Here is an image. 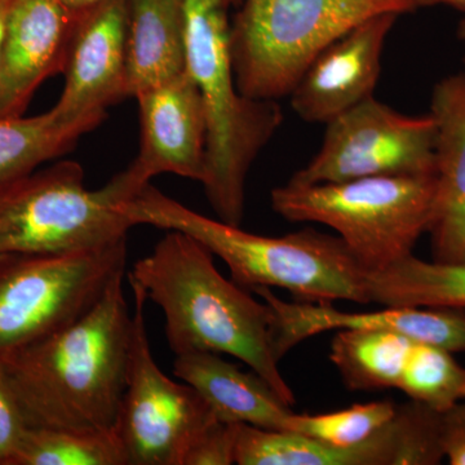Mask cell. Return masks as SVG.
I'll return each instance as SVG.
<instances>
[{"label": "cell", "instance_id": "cell-15", "mask_svg": "<svg viewBox=\"0 0 465 465\" xmlns=\"http://www.w3.org/2000/svg\"><path fill=\"white\" fill-rule=\"evenodd\" d=\"M142 145L127 167L140 185L152 177L174 173L203 182L206 170V115L200 88L188 72L140 92Z\"/></svg>", "mask_w": 465, "mask_h": 465}, {"label": "cell", "instance_id": "cell-7", "mask_svg": "<svg viewBox=\"0 0 465 465\" xmlns=\"http://www.w3.org/2000/svg\"><path fill=\"white\" fill-rule=\"evenodd\" d=\"M434 176H374L272 191V208L291 223L338 232L367 273L412 255L432 215Z\"/></svg>", "mask_w": 465, "mask_h": 465}, {"label": "cell", "instance_id": "cell-21", "mask_svg": "<svg viewBox=\"0 0 465 465\" xmlns=\"http://www.w3.org/2000/svg\"><path fill=\"white\" fill-rule=\"evenodd\" d=\"M369 302L384 307L465 309V262H424L412 255L367 273Z\"/></svg>", "mask_w": 465, "mask_h": 465}, {"label": "cell", "instance_id": "cell-10", "mask_svg": "<svg viewBox=\"0 0 465 465\" xmlns=\"http://www.w3.org/2000/svg\"><path fill=\"white\" fill-rule=\"evenodd\" d=\"M326 125L320 152L290 183L436 173L437 125L430 113L402 114L372 96Z\"/></svg>", "mask_w": 465, "mask_h": 465}, {"label": "cell", "instance_id": "cell-23", "mask_svg": "<svg viewBox=\"0 0 465 465\" xmlns=\"http://www.w3.org/2000/svg\"><path fill=\"white\" fill-rule=\"evenodd\" d=\"M9 465H128L115 430L29 428Z\"/></svg>", "mask_w": 465, "mask_h": 465}, {"label": "cell", "instance_id": "cell-16", "mask_svg": "<svg viewBox=\"0 0 465 465\" xmlns=\"http://www.w3.org/2000/svg\"><path fill=\"white\" fill-rule=\"evenodd\" d=\"M75 18L63 0H14L0 56V116H21L48 78L64 72Z\"/></svg>", "mask_w": 465, "mask_h": 465}, {"label": "cell", "instance_id": "cell-6", "mask_svg": "<svg viewBox=\"0 0 465 465\" xmlns=\"http://www.w3.org/2000/svg\"><path fill=\"white\" fill-rule=\"evenodd\" d=\"M145 186L125 168L90 191L78 162L61 161L0 186V255L69 253L127 240L122 204Z\"/></svg>", "mask_w": 465, "mask_h": 465}, {"label": "cell", "instance_id": "cell-33", "mask_svg": "<svg viewBox=\"0 0 465 465\" xmlns=\"http://www.w3.org/2000/svg\"><path fill=\"white\" fill-rule=\"evenodd\" d=\"M458 35L459 38L465 39V17L459 24Z\"/></svg>", "mask_w": 465, "mask_h": 465}, {"label": "cell", "instance_id": "cell-22", "mask_svg": "<svg viewBox=\"0 0 465 465\" xmlns=\"http://www.w3.org/2000/svg\"><path fill=\"white\" fill-rule=\"evenodd\" d=\"M412 342L387 330H339L330 360L349 391L397 390Z\"/></svg>", "mask_w": 465, "mask_h": 465}, {"label": "cell", "instance_id": "cell-19", "mask_svg": "<svg viewBox=\"0 0 465 465\" xmlns=\"http://www.w3.org/2000/svg\"><path fill=\"white\" fill-rule=\"evenodd\" d=\"M185 72V0H128L130 97Z\"/></svg>", "mask_w": 465, "mask_h": 465}, {"label": "cell", "instance_id": "cell-26", "mask_svg": "<svg viewBox=\"0 0 465 465\" xmlns=\"http://www.w3.org/2000/svg\"><path fill=\"white\" fill-rule=\"evenodd\" d=\"M240 424L213 421L194 440L186 454L183 465L235 464Z\"/></svg>", "mask_w": 465, "mask_h": 465}, {"label": "cell", "instance_id": "cell-2", "mask_svg": "<svg viewBox=\"0 0 465 465\" xmlns=\"http://www.w3.org/2000/svg\"><path fill=\"white\" fill-rule=\"evenodd\" d=\"M162 309L174 356L213 351L238 358L287 403L296 399L280 371L271 342L272 311L220 274L213 253L191 235L167 231L128 274Z\"/></svg>", "mask_w": 465, "mask_h": 465}, {"label": "cell", "instance_id": "cell-5", "mask_svg": "<svg viewBox=\"0 0 465 465\" xmlns=\"http://www.w3.org/2000/svg\"><path fill=\"white\" fill-rule=\"evenodd\" d=\"M238 7L229 32L235 82L246 96L274 101L349 30L414 11L409 0H241Z\"/></svg>", "mask_w": 465, "mask_h": 465}, {"label": "cell", "instance_id": "cell-11", "mask_svg": "<svg viewBox=\"0 0 465 465\" xmlns=\"http://www.w3.org/2000/svg\"><path fill=\"white\" fill-rule=\"evenodd\" d=\"M442 412L410 401L378 432L341 448L287 430H251L244 445L252 465H436L445 459Z\"/></svg>", "mask_w": 465, "mask_h": 465}, {"label": "cell", "instance_id": "cell-28", "mask_svg": "<svg viewBox=\"0 0 465 465\" xmlns=\"http://www.w3.org/2000/svg\"><path fill=\"white\" fill-rule=\"evenodd\" d=\"M442 423L446 446L455 440H465V401L442 412Z\"/></svg>", "mask_w": 465, "mask_h": 465}, {"label": "cell", "instance_id": "cell-18", "mask_svg": "<svg viewBox=\"0 0 465 465\" xmlns=\"http://www.w3.org/2000/svg\"><path fill=\"white\" fill-rule=\"evenodd\" d=\"M173 375L200 393L217 420L286 430L292 414L291 406L262 376L255 371L244 372L219 353L177 354Z\"/></svg>", "mask_w": 465, "mask_h": 465}, {"label": "cell", "instance_id": "cell-17", "mask_svg": "<svg viewBox=\"0 0 465 465\" xmlns=\"http://www.w3.org/2000/svg\"><path fill=\"white\" fill-rule=\"evenodd\" d=\"M436 188L430 234L434 262H465V73L436 84Z\"/></svg>", "mask_w": 465, "mask_h": 465}, {"label": "cell", "instance_id": "cell-32", "mask_svg": "<svg viewBox=\"0 0 465 465\" xmlns=\"http://www.w3.org/2000/svg\"><path fill=\"white\" fill-rule=\"evenodd\" d=\"M12 3H14V0H0V56H2L3 43H5V29H7Z\"/></svg>", "mask_w": 465, "mask_h": 465}, {"label": "cell", "instance_id": "cell-29", "mask_svg": "<svg viewBox=\"0 0 465 465\" xmlns=\"http://www.w3.org/2000/svg\"><path fill=\"white\" fill-rule=\"evenodd\" d=\"M103 2L104 0H63L64 5L75 20Z\"/></svg>", "mask_w": 465, "mask_h": 465}, {"label": "cell", "instance_id": "cell-3", "mask_svg": "<svg viewBox=\"0 0 465 465\" xmlns=\"http://www.w3.org/2000/svg\"><path fill=\"white\" fill-rule=\"evenodd\" d=\"M122 211L134 226L191 235L228 265L232 280L243 289L280 287L305 302L369 304L367 272L338 235L311 228L283 237L253 234L201 215L150 183Z\"/></svg>", "mask_w": 465, "mask_h": 465}, {"label": "cell", "instance_id": "cell-25", "mask_svg": "<svg viewBox=\"0 0 465 465\" xmlns=\"http://www.w3.org/2000/svg\"><path fill=\"white\" fill-rule=\"evenodd\" d=\"M391 400L358 403L329 414L299 415L292 412L287 421V432L302 434L329 445H357L390 423L397 412Z\"/></svg>", "mask_w": 465, "mask_h": 465}, {"label": "cell", "instance_id": "cell-27", "mask_svg": "<svg viewBox=\"0 0 465 465\" xmlns=\"http://www.w3.org/2000/svg\"><path fill=\"white\" fill-rule=\"evenodd\" d=\"M29 430L0 361V465H9Z\"/></svg>", "mask_w": 465, "mask_h": 465}, {"label": "cell", "instance_id": "cell-14", "mask_svg": "<svg viewBox=\"0 0 465 465\" xmlns=\"http://www.w3.org/2000/svg\"><path fill=\"white\" fill-rule=\"evenodd\" d=\"M399 17L378 15L327 45L290 92L293 112L305 122L326 124L374 96L385 42Z\"/></svg>", "mask_w": 465, "mask_h": 465}, {"label": "cell", "instance_id": "cell-1", "mask_svg": "<svg viewBox=\"0 0 465 465\" xmlns=\"http://www.w3.org/2000/svg\"><path fill=\"white\" fill-rule=\"evenodd\" d=\"M124 278L74 323L0 354L27 427L114 430L133 341Z\"/></svg>", "mask_w": 465, "mask_h": 465}, {"label": "cell", "instance_id": "cell-8", "mask_svg": "<svg viewBox=\"0 0 465 465\" xmlns=\"http://www.w3.org/2000/svg\"><path fill=\"white\" fill-rule=\"evenodd\" d=\"M127 240L69 253L0 255V354L74 323L125 274Z\"/></svg>", "mask_w": 465, "mask_h": 465}, {"label": "cell", "instance_id": "cell-9", "mask_svg": "<svg viewBox=\"0 0 465 465\" xmlns=\"http://www.w3.org/2000/svg\"><path fill=\"white\" fill-rule=\"evenodd\" d=\"M130 284L134 298L133 341L114 430L128 465H183L194 440L216 418L192 385L176 382L159 369L146 331L148 299L136 283Z\"/></svg>", "mask_w": 465, "mask_h": 465}, {"label": "cell", "instance_id": "cell-12", "mask_svg": "<svg viewBox=\"0 0 465 465\" xmlns=\"http://www.w3.org/2000/svg\"><path fill=\"white\" fill-rule=\"evenodd\" d=\"M271 307V342L275 360L312 336L330 330H387L416 342L465 351V309L385 307L370 313H348L330 302H289L275 296L269 287H253Z\"/></svg>", "mask_w": 465, "mask_h": 465}, {"label": "cell", "instance_id": "cell-24", "mask_svg": "<svg viewBox=\"0 0 465 465\" xmlns=\"http://www.w3.org/2000/svg\"><path fill=\"white\" fill-rule=\"evenodd\" d=\"M397 390L414 402L446 412L465 401V367L451 351L414 341Z\"/></svg>", "mask_w": 465, "mask_h": 465}, {"label": "cell", "instance_id": "cell-31", "mask_svg": "<svg viewBox=\"0 0 465 465\" xmlns=\"http://www.w3.org/2000/svg\"><path fill=\"white\" fill-rule=\"evenodd\" d=\"M451 465H465V440H455L446 446V455Z\"/></svg>", "mask_w": 465, "mask_h": 465}, {"label": "cell", "instance_id": "cell-4", "mask_svg": "<svg viewBox=\"0 0 465 465\" xmlns=\"http://www.w3.org/2000/svg\"><path fill=\"white\" fill-rule=\"evenodd\" d=\"M223 0H185L186 72L200 88L206 115L204 193L219 220L240 226L247 176L260 152L280 130L274 100L242 94L232 72L228 18Z\"/></svg>", "mask_w": 465, "mask_h": 465}, {"label": "cell", "instance_id": "cell-34", "mask_svg": "<svg viewBox=\"0 0 465 465\" xmlns=\"http://www.w3.org/2000/svg\"><path fill=\"white\" fill-rule=\"evenodd\" d=\"M229 8L231 7H238L240 5L241 0H223Z\"/></svg>", "mask_w": 465, "mask_h": 465}, {"label": "cell", "instance_id": "cell-20", "mask_svg": "<svg viewBox=\"0 0 465 465\" xmlns=\"http://www.w3.org/2000/svg\"><path fill=\"white\" fill-rule=\"evenodd\" d=\"M105 116L66 119L54 108L29 118L0 116V186L34 173L45 162L65 155Z\"/></svg>", "mask_w": 465, "mask_h": 465}, {"label": "cell", "instance_id": "cell-30", "mask_svg": "<svg viewBox=\"0 0 465 465\" xmlns=\"http://www.w3.org/2000/svg\"><path fill=\"white\" fill-rule=\"evenodd\" d=\"M412 9L445 5V7L458 9L465 14V0H409Z\"/></svg>", "mask_w": 465, "mask_h": 465}, {"label": "cell", "instance_id": "cell-13", "mask_svg": "<svg viewBox=\"0 0 465 465\" xmlns=\"http://www.w3.org/2000/svg\"><path fill=\"white\" fill-rule=\"evenodd\" d=\"M127 25L128 0H104L76 18L63 72L65 87L54 106L58 115H106L110 105L130 97Z\"/></svg>", "mask_w": 465, "mask_h": 465}]
</instances>
